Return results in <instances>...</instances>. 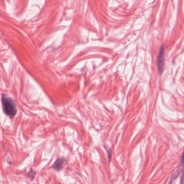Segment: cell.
<instances>
[{"label": "cell", "mask_w": 184, "mask_h": 184, "mask_svg": "<svg viewBox=\"0 0 184 184\" xmlns=\"http://www.w3.org/2000/svg\"><path fill=\"white\" fill-rule=\"evenodd\" d=\"M2 103L3 109L5 114L10 118H14L17 112L14 101L10 97L3 94L2 96Z\"/></svg>", "instance_id": "6da1fadb"}, {"label": "cell", "mask_w": 184, "mask_h": 184, "mask_svg": "<svg viewBox=\"0 0 184 184\" xmlns=\"http://www.w3.org/2000/svg\"><path fill=\"white\" fill-rule=\"evenodd\" d=\"M164 66V47L163 45L161 46L158 56H157V67L158 73L160 75L163 73Z\"/></svg>", "instance_id": "7a4b0ae2"}, {"label": "cell", "mask_w": 184, "mask_h": 184, "mask_svg": "<svg viewBox=\"0 0 184 184\" xmlns=\"http://www.w3.org/2000/svg\"><path fill=\"white\" fill-rule=\"evenodd\" d=\"M65 161V159L64 158H58L55 161L54 164L52 165V168L57 171H60L62 169L63 164Z\"/></svg>", "instance_id": "3957f363"}, {"label": "cell", "mask_w": 184, "mask_h": 184, "mask_svg": "<svg viewBox=\"0 0 184 184\" xmlns=\"http://www.w3.org/2000/svg\"><path fill=\"white\" fill-rule=\"evenodd\" d=\"M180 171L179 170H178L177 171H176L174 174V175L172 176V177L171 179V180L169 181V184H173V182H174V181L176 180V179L177 178L179 175V174H180Z\"/></svg>", "instance_id": "277c9868"}, {"label": "cell", "mask_w": 184, "mask_h": 184, "mask_svg": "<svg viewBox=\"0 0 184 184\" xmlns=\"http://www.w3.org/2000/svg\"><path fill=\"white\" fill-rule=\"evenodd\" d=\"M35 176V172L33 170L31 169L30 171L28 172L27 174V177L28 178H30L31 180H33Z\"/></svg>", "instance_id": "5b68a950"}, {"label": "cell", "mask_w": 184, "mask_h": 184, "mask_svg": "<svg viewBox=\"0 0 184 184\" xmlns=\"http://www.w3.org/2000/svg\"><path fill=\"white\" fill-rule=\"evenodd\" d=\"M106 150L107 151V154L109 155V161H111V150H110V149H108V148H107Z\"/></svg>", "instance_id": "8992f818"}, {"label": "cell", "mask_w": 184, "mask_h": 184, "mask_svg": "<svg viewBox=\"0 0 184 184\" xmlns=\"http://www.w3.org/2000/svg\"><path fill=\"white\" fill-rule=\"evenodd\" d=\"M183 163H184V151L180 159V164H182Z\"/></svg>", "instance_id": "52a82bcc"}]
</instances>
